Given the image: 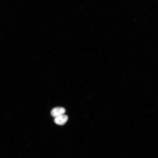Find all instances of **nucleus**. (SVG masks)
Masks as SVG:
<instances>
[{
	"mask_svg": "<svg viewBox=\"0 0 158 158\" xmlns=\"http://www.w3.org/2000/svg\"><path fill=\"white\" fill-rule=\"evenodd\" d=\"M65 112L66 110L64 108L57 107L52 109L51 114L52 116L55 118L63 115Z\"/></svg>",
	"mask_w": 158,
	"mask_h": 158,
	"instance_id": "obj_1",
	"label": "nucleus"
},
{
	"mask_svg": "<svg viewBox=\"0 0 158 158\" xmlns=\"http://www.w3.org/2000/svg\"><path fill=\"white\" fill-rule=\"evenodd\" d=\"M68 119V117L67 115H63L55 117L54 119V122L57 125H63L66 123Z\"/></svg>",
	"mask_w": 158,
	"mask_h": 158,
	"instance_id": "obj_2",
	"label": "nucleus"
}]
</instances>
